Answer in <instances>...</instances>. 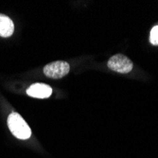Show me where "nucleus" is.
Listing matches in <instances>:
<instances>
[{"label": "nucleus", "mask_w": 158, "mask_h": 158, "mask_svg": "<svg viewBox=\"0 0 158 158\" xmlns=\"http://www.w3.org/2000/svg\"><path fill=\"white\" fill-rule=\"evenodd\" d=\"M150 42L153 46H158V26H155L152 28L150 34Z\"/></svg>", "instance_id": "obj_6"}, {"label": "nucleus", "mask_w": 158, "mask_h": 158, "mask_svg": "<svg viewBox=\"0 0 158 158\" xmlns=\"http://www.w3.org/2000/svg\"><path fill=\"white\" fill-rule=\"evenodd\" d=\"M14 31V25L10 18L0 14V36L1 37H10Z\"/></svg>", "instance_id": "obj_5"}, {"label": "nucleus", "mask_w": 158, "mask_h": 158, "mask_svg": "<svg viewBox=\"0 0 158 158\" xmlns=\"http://www.w3.org/2000/svg\"><path fill=\"white\" fill-rule=\"evenodd\" d=\"M8 126L11 134L18 139H28L31 136V130L25 119L18 113L13 112L8 118Z\"/></svg>", "instance_id": "obj_1"}, {"label": "nucleus", "mask_w": 158, "mask_h": 158, "mask_svg": "<svg viewBox=\"0 0 158 158\" xmlns=\"http://www.w3.org/2000/svg\"><path fill=\"white\" fill-rule=\"evenodd\" d=\"M70 65L64 61H56L44 67V73L50 79H61L69 73Z\"/></svg>", "instance_id": "obj_3"}, {"label": "nucleus", "mask_w": 158, "mask_h": 158, "mask_svg": "<svg viewBox=\"0 0 158 158\" xmlns=\"http://www.w3.org/2000/svg\"><path fill=\"white\" fill-rule=\"evenodd\" d=\"M27 94L36 98H47L51 96L52 88L45 83H34L27 88Z\"/></svg>", "instance_id": "obj_4"}, {"label": "nucleus", "mask_w": 158, "mask_h": 158, "mask_svg": "<svg viewBox=\"0 0 158 158\" xmlns=\"http://www.w3.org/2000/svg\"><path fill=\"white\" fill-rule=\"evenodd\" d=\"M107 65L114 72L122 74L129 73L134 67L133 62L123 54H116L112 56L107 63Z\"/></svg>", "instance_id": "obj_2"}]
</instances>
